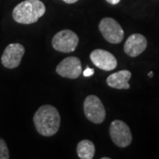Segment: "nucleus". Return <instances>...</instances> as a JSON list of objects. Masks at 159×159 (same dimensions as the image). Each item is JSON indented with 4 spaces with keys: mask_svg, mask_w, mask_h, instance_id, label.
Listing matches in <instances>:
<instances>
[{
    "mask_svg": "<svg viewBox=\"0 0 159 159\" xmlns=\"http://www.w3.org/2000/svg\"><path fill=\"white\" fill-rule=\"evenodd\" d=\"M34 124L36 131L43 136L56 134L60 127V115L54 106L45 104L41 106L34 116Z\"/></svg>",
    "mask_w": 159,
    "mask_h": 159,
    "instance_id": "1",
    "label": "nucleus"
},
{
    "mask_svg": "<svg viewBox=\"0 0 159 159\" xmlns=\"http://www.w3.org/2000/svg\"><path fill=\"white\" fill-rule=\"evenodd\" d=\"M44 4L40 0H25L14 7L12 18L20 24L36 22L45 13Z\"/></svg>",
    "mask_w": 159,
    "mask_h": 159,
    "instance_id": "2",
    "label": "nucleus"
},
{
    "mask_svg": "<svg viewBox=\"0 0 159 159\" xmlns=\"http://www.w3.org/2000/svg\"><path fill=\"white\" fill-rule=\"evenodd\" d=\"M52 47L57 51L69 53L77 48L79 37L74 31L65 29L57 32L52 38Z\"/></svg>",
    "mask_w": 159,
    "mask_h": 159,
    "instance_id": "3",
    "label": "nucleus"
},
{
    "mask_svg": "<svg viewBox=\"0 0 159 159\" xmlns=\"http://www.w3.org/2000/svg\"><path fill=\"white\" fill-rule=\"evenodd\" d=\"M83 109L86 118L95 124H101L105 119V109L97 96L90 95L86 97L83 102Z\"/></svg>",
    "mask_w": 159,
    "mask_h": 159,
    "instance_id": "4",
    "label": "nucleus"
},
{
    "mask_svg": "<svg viewBox=\"0 0 159 159\" xmlns=\"http://www.w3.org/2000/svg\"><path fill=\"white\" fill-rule=\"evenodd\" d=\"M99 30L104 39L111 43H119L124 39V30L112 18H103L99 23Z\"/></svg>",
    "mask_w": 159,
    "mask_h": 159,
    "instance_id": "5",
    "label": "nucleus"
},
{
    "mask_svg": "<svg viewBox=\"0 0 159 159\" xmlns=\"http://www.w3.org/2000/svg\"><path fill=\"white\" fill-rule=\"evenodd\" d=\"M110 135L114 142L119 148H125L132 142V134L129 126L124 121L116 119L110 125Z\"/></svg>",
    "mask_w": 159,
    "mask_h": 159,
    "instance_id": "6",
    "label": "nucleus"
},
{
    "mask_svg": "<svg viewBox=\"0 0 159 159\" xmlns=\"http://www.w3.org/2000/svg\"><path fill=\"white\" fill-rule=\"evenodd\" d=\"M24 54H25V48L22 44L11 43L6 47L1 57V62L6 68H16L21 62Z\"/></svg>",
    "mask_w": 159,
    "mask_h": 159,
    "instance_id": "7",
    "label": "nucleus"
},
{
    "mask_svg": "<svg viewBox=\"0 0 159 159\" xmlns=\"http://www.w3.org/2000/svg\"><path fill=\"white\" fill-rule=\"evenodd\" d=\"M81 62L77 57H68L63 59L56 68L57 74L68 79L78 78L81 74Z\"/></svg>",
    "mask_w": 159,
    "mask_h": 159,
    "instance_id": "8",
    "label": "nucleus"
},
{
    "mask_svg": "<svg viewBox=\"0 0 159 159\" xmlns=\"http://www.w3.org/2000/svg\"><path fill=\"white\" fill-rule=\"evenodd\" d=\"M90 59L96 66L103 71H111L118 66L116 57L111 52L101 49L92 51L90 53Z\"/></svg>",
    "mask_w": 159,
    "mask_h": 159,
    "instance_id": "9",
    "label": "nucleus"
},
{
    "mask_svg": "<svg viewBox=\"0 0 159 159\" xmlns=\"http://www.w3.org/2000/svg\"><path fill=\"white\" fill-rule=\"evenodd\" d=\"M147 45V39L144 35L141 34H133L125 41L124 51L129 57H135L146 50Z\"/></svg>",
    "mask_w": 159,
    "mask_h": 159,
    "instance_id": "10",
    "label": "nucleus"
},
{
    "mask_svg": "<svg viewBox=\"0 0 159 159\" xmlns=\"http://www.w3.org/2000/svg\"><path fill=\"white\" fill-rule=\"evenodd\" d=\"M132 77V74L128 70H121L117 73L111 74L106 80L109 87L116 89H128L130 85L128 83Z\"/></svg>",
    "mask_w": 159,
    "mask_h": 159,
    "instance_id": "11",
    "label": "nucleus"
},
{
    "mask_svg": "<svg viewBox=\"0 0 159 159\" xmlns=\"http://www.w3.org/2000/svg\"><path fill=\"white\" fill-rule=\"evenodd\" d=\"M77 154L80 158L92 159L95 156L96 148L94 143L89 140H82L77 145Z\"/></svg>",
    "mask_w": 159,
    "mask_h": 159,
    "instance_id": "12",
    "label": "nucleus"
},
{
    "mask_svg": "<svg viewBox=\"0 0 159 159\" xmlns=\"http://www.w3.org/2000/svg\"><path fill=\"white\" fill-rule=\"evenodd\" d=\"M10 157L9 149L6 142L0 138V159H8Z\"/></svg>",
    "mask_w": 159,
    "mask_h": 159,
    "instance_id": "13",
    "label": "nucleus"
},
{
    "mask_svg": "<svg viewBox=\"0 0 159 159\" xmlns=\"http://www.w3.org/2000/svg\"><path fill=\"white\" fill-rule=\"evenodd\" d=\"M94 74V69L89 68V67H87L85 71H83V75L85 77H90Z\"/></svg>",
    "mask_w": 159,
    "mask_h": 159,
    "instance_id": "14",
    "label": "nucleus"
},
{
    "mask_svg": "<svg viewBox=\"0 0 159 159\" xmlns=\"http://www.w3.org/2000/svg\"><path fill=\"white\" fill-rule=\"evenodd\" d=\"M106 1L108 2L110 5H112V6H116L120 2V0H106Z\"/></svg>",
    "mask_w": 159,
    "mask_h": 159,
    "instance_id": "15",
    "label": "nucleus"
},
{
    "mask_svg": "<svg viewBox=\"0 0 159 159\" xmlns=\"http://www.w3.org/2000/svg\"><path fill=\"white\" fill-rule=\"evenodd\" d=\"M65 3H66V4H74V3H76L78 0H63Z\"/></svg>",
    "mask_w": 159,
    "mask_h": 159,
    "instance_id": "16",
    "label": "nucleus"
},
{
    "mask_svg": "<svg viewBox=\"0 0 159 159\" xmlns=\"http://www.w3.org/2000/svg\"><path fill=\"white\" fill-rule=\"evenodd\" d=\"M153 74V72H149V73H148V77H152Z\"/></svg>",
    "mask_w": 159,
    "mask_h": 159,
    "instance_id": "17",
    "label": "nucleus"
}]
</instances>
